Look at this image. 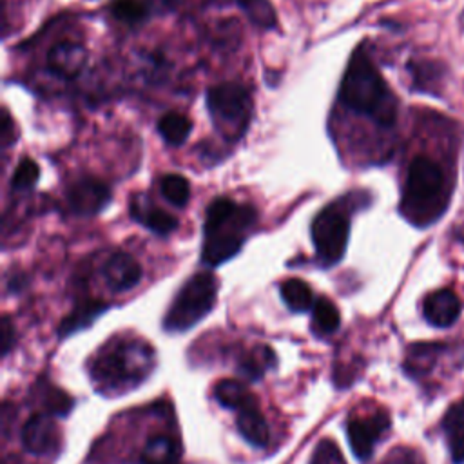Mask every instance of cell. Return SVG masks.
I'll list each match as a JSON object with an SVG mask.
<instances>
[{"instance_id": "cell-7", "label": "cell", "mask_w": 464, "mask_h": 464, "mask_svg": "<svg viewBox=\"0 0 464 464\" xmlns=\"http://www.w3.org/2000/svg\"><path fill=\"white\" fill-rule=\"evenodd\" d=\"M310 236L319 265L324 268L334 266L344 257L350 237V219L332 203L315 214L310 225Z\"/></svg>"}, {"instance_id": "cell-4", "label": "cell", "mask_w": 464, "mask_h": 464, "mask_svg": "<svg viewBox=\"0 0 464 464\" xmlns=\"http://www.w3.org/2000/svg\"><path fill=\"white\" fill-rule=\"evenodd\" d=\"M446 199V178L440 167L426 156H417L408 167L401 214L410 223L424 227L444 212Z\"/></svg>"}, {"instance_id": "cell-8", "label": "cell", "mask_w": 464, "mask_h": 464, "mask_svg": "<svg viewBox=\"0 0 464 464\" xmlns=\"http://www.w3.org/2000/svg\"><path fill=\"white\" fill-rule=\"evenodd\" d=\"M112 199L111 188L105 181L94 176H82L69 183L65 188L67 208L80 218L100 214Z\"/></svg>"}, {"instance_id": "cell-19", "label": "cell", "mask_w": 464, "mask_h": 464, "mask_svg": "<svg viewBox=\"0 0 464 464\" xmlns=\"http://www.w3.org/2000/svg\"><path fill=\"white\" fill-rule=\"evenodd\" d=\"M276 355L268 346H254L246 352H243L237 359V370L243 377H248L250 381H257L265 375L268 368L274 366Z\"/></svg>"}, {"instance_id": "cell-15", "label": "cell", "mask_w": 464, "mask_h": 464, "mask_svg": "<svg viewBox=\"0 0 464 464\" xmlns=\"http://www.w3.org/2000/svg\"><path fill=\"white\" fill-rule=\"evenodd\" d=\"M236 426L248 444L256 448H265L268 444V439H270L268 424L263 413L259 411L256 399H252L250 402L236 410Z\"/></svg>"}, {"instance_id": "cell-1", "label": "cell", "mask_w": 464, "mask_h": 464, "mask_svg": "<svg viewBox=\"0 0 464 464\" xmlns=\"http://www.w3.org/2000/svg\"><path fill=\"white\" fill-rule=\"evenodd\" d=\"M154 366L156 357L149 343L136 337H114L91 359L89 375L100 393L118 395L140 386Z\"/></svg>"}, {"instance_id": "cell-31", "label": "cell", "mask_w": 464, "mask_h": 464, "mask_svg": "<svg viewBox=\"0 0 464 464\" xmlns=\"http://www.w3.org/2000/svg\"><path fill=\"white\" fill-rule=\"evenodd\" d=\"M0 140H2V149L11 147L16 138H14V123L11 120L9 111L4 107L2 109V123H0Z\"/></svg>"}, {"instance_id": "cell-6", "label": "cell", "mask_w": 464, "mask_h": 464, "mask_svg": "<svg viewBox=\"0 0 464 464\" xmlns=\"http://www.w3.org/2000/svg\"><path fill=\"white\" fill-rule=\"evenodd\" d=\"M218 295V281L210 272H198L188 277L170 303L163 328L172 334L185 332L198 324L212 308Z\"/></svg>"}, {"instance_id": "cell-2", "label": "cell", "mask_w": 464, "mask_h": 464, "mask_svg": "<svg viewBox=\"0 0 464 464\" xmlns=\"http://www.w3.org/2000/svg\"><path fill=\"white\" fill-rule=\"evenodd\" d=\"M337 98L346 109L370 118L381 127H392L395 123L397 98L362 47L352 53L339 83Z\"/></svg>"}, {"instance_id": "cell-24", "label": "cell", "mask_w": 464, "mask_h": 464, "mask_svg": "<svg viewBox=\"0 0 464 464\" xmlns=\"http://www.w3.org/2000/svg\"><path fill=\"white\" fill-rule=\"evenodd\" d=\"M214 395H216V399L221 406H225L228 410H234V411L239 406L256 399L243 382L234 381V379H223L221 382H218V386L214 390Z\"/></svg>"}, {"instance_id": "cell-27", "label": "cell", "mask_w": 464, "mask_h": 464, "mask_svg": "<svg viewBox=\"0 0 464 464\" xmlns=\"http://www.w3.org/2000/svg\"><path fill=\"white\" fill-rule=\"evenodd\" d=\"M160 192L170 205L183 208L190 199V183L181 174H165L160 179Z\"/></svg>"}, {"instance_id": "cell-26", "label": "cell", "mask_w": 464, "mask_h": 464, "mask_svg": "<svg viewBox=\"0 0 464 464\" xmlns=\"http://www.w3.org/2000/svg\"><path fill=\"white\" fill-rule=\"evenodd\" d=\"M440 352L439 344H415L408 350L404 368L411 375H424L431 370L437 355Z\"/></svg>"}, {"instance_id": "cell-5", "label": "cell", "mask_w": 464, "mask_h": 464, "mask_svg": "<svg viewBox=\"0 0 464 464\" xmlns=\"http://www.w3.org/2000/svg\"><path fill=\"white\" fill-rule=\"evenodd\" d=\"M207 111L212 118L214 129L228 141H239L250 125L254 102L250 91L236 82H223L207 89Z\"/></svg>"}, {"instance_id": "cell-16", "label": "cell", "mask_w": 464, "mask_h": 464, "mask_svg": "<svg viewBox=\"0 0 464 464\" xmlns=\"http://www.w3.org/2000/svg\"><path fill=\"white\" fill-rule=\"evenodd\" d=\"M181 446L167 433H156L147 439L138 464H179Z\"/></svg>"}, {"instance_id": "cell-20", "label": "cell", "mask_w": 464, "mask_h": 464, "mask_svg": "<svg viewBox=\"0 0 464 464\" xmlns=\"http://www.w3.org/2000/svg\"><path fill=\"white\" fill-rule=\"evenodd\" d=\"M190 130H192V121H190V118H187L181 112L170 111V112H165L158 120L160 136L163 138L165 143H169L172 147L183 145L187 141Z\"/></svg>"}, {"instance_id": "cell-17", "label": "cell", "mask_w": 464, "mask_h": 464, "mask_svg": "<svg viewBox=\"0 0 464 464\" xmlns=\"http://www.w3.org/2000/svg\"><path fill=\"white\" fill-rule=\"evenodd\" d=\"M442 428L446 433V442L455 464H464V402L453 404L444 419Z\"/></svg>"}, {"instance_id": "cell-10", "label": "cell", "mask_w": 464, "mask_h": 464, "mask_svg": "<svg viewBox=\"0 0 464 464\" xmlns=\"http://www.w3.org/2000/svg\"><path fill=\"white\" fill-rule=\"evenodd\" d=\"M20 440L34 455H49L58 450V428L44 411L33 413L22 426Z\"/></svg>"}, {"instance_id": "cell-3", "label": "cell", "mask_w": 464, "mask_h": 464, "mask_svg": "<svg viewBox=\"0 0 464 464\" xmlns=\"http://www.w3.org/2000/svg\"><path fill=\"white\" fill-rule=\"evenodd\" d=\"M256 223L257 210L250 203L230 198L212 199L205 210L201 263L214 268L236 257Z\"/></svg>"}, {"instance_id": "cell-30", "label": "cell", "mask_w": 464, "mask_h": 464, "mask_svg": "<svg viewBox=\"0 0 464 464\" xmlns=\"http://www.w3.org/2000/svg\"><path fill=\"white\" fill-rule=\"evenodd\" d=\"M14 341H16V335H14V326L9 319V315H4L2 317V323H0V348H2V355L5 357L11 348L14 346Z\"/></svg>"}, {"instance_id": "cell-12", "label": "cell", "mask_w": 464, "mask_h": 464, "mask_svg": "<svg viewBox=\"0 0 464 464\" xmlns=\"http://www.w3.org/2000/svg\"><path fill=\"white\" fill-rule=\"evenodd\" d=\"M129 214L134 221L158 236H169L178 228V218L160 207H156L145 194H134L129 203Z\"/></svg>"}, {"instance_id": "cell-13", "label": "cell", "mask_w": 464, "mask_h": 464, "mask_svg": "<svg viewBox=\"0 0 464 464\" xmlns=\"http://www.w3.org/2000/svg\"><path fill=\"white\" fill-rule=\"evenodd\" d=\"M85 63H87V49L78 42H71V40L58 42L47 53V67L62 78L78 76L83 71Z\"/></svg>"}, {"instance_id": "cell-25", "label": "cell", "mask_w": 464, "mask_h": 464, "mask_svg": "<svg viewBox=\"0 0 464 464\" xmlns=\"http://www.w3.org/2000/svg\"><path fill=\"white\" fill-rule=\"evenodd\" d=\"M111 14L129 25L141 24L150 14V2L149 0H112L109 5Z\"/></svg>"}, {"instance_id": "cell-14", "label": "cell", "mask_w": 464, "mask_h": 464, "mask_svg": "<svg viewBox=\"0 0 464 464\" xmlns=\"http://www.w3.org/2000/svg\"><path fill=\"white\" fill-rule=\"evenodd\" d=\"M424 319L439 328L453 324L460 314V301L450 288H440L431 292L422 304Z\"/></svg>"}, {"instance_id": "cell-28", "label": "cell", "mask_w": 464, "mask_h": 464, "mask_svg": "<svg viewBox=\"0 0 464 464\" xmlns=\"http://www.w3.org/2000/svg\"><path fill=\"white\" fill-rule=\"evenodd\" d=\"M38 393L42 397L44 413L47 415H67L72 408V399L53 384L42 382V390Z\"/></svg>"}, {"instance_id": "cell-23", "label": "cell", "mask_w": 464, "mask_h": 464, "mask_svg": "<svg viewBox=\"0 0 464 464\" xmlns=\"http://www.w3.org/2000/svg\"><path fill=\"white\" fill-rule=\"evenodd\" d=\"M245 16L259 29H276L277 13L270 0H236Z\"/></svg>"}, {"instance_id": "cell-9", "label": "cell", "mask_w": 464, "mask_h": 464, "mask_svg": "<svg viewBox=\"0 0 464 464\" xmlns=\"http://www.w3.org/2000/svg\"><path fill=\"white\" fill-rule=\"evenodd\" d=\"M388 428H390V417L384 410L352 415L346 422V433H348V442L353 455L361 460L370 459L375 444L379 442V439Z\"/></svg>"}, {"instance_id": "cell-21", "label": "cell", "mask_w": 464, "mask_h": 464, "mask_svg": "<svg viewBox=\"0 0 464 464\" xmlns=\"http://www.w3.org/2000/svg\"><path fill=\"white\" fill-rule=\"evenodd\" d=\"M279 294H281V299L285 301V304L292 312H306L314 306L312 288L303 279H297V277L285 279L279 285Z\"/></svg>"}, {"instance_id": "cell-29", "label": "cell", "mask_w": 464, "mask_h": 464, "mask_svg": "<svg viewBox=\"0 0 464 464\" xmlns=\"http://www.w3.org/2000/svg\"><path fill=\"white\" fill-rule=\"evenodd\" d=\"M38 178H40L38 163L31 158H22L16 163L14 172L11 176V188L14 192H27L36 185Z\"/></svg>"}, {"instance_id": "cell-18", "label": "cell", "mask_w": 464, "mask_h": 464, "mask_svg": "<svg viewBox=\"0 0 464 464\" xmlns=\"http://www.w3.org/2000/svg\"><path fill=\"white\" fill-rule=\"evenodd\" d=\"M105 308H107V304L102 301H96V299H85V301L76 303L72 312L62 321V324L58 328L60 335L65 337V335H71V334L89 326L100 314L105 312Z\"/></svg>"}, {"instance_id": "cell-11", "label": "cell", "mask_w": 464, "mask_h": 464, "mask_svg": "<svg viewBox=\"0 0 464 464\" xmlns=\"http://www.w3.org/2000/svg\"><path fill=\"white\" fill-rule=\"evenodd\" d=\"M102 276L112 292H127L140 283L141 266L134 259V256L118 250L111 254L103 263Z\"/></svg>"}, {"instance_id": "cell-22", "label": "cell", "mask_w": 464, "mask_h": 464, "mask_svg": "<svg viewBox=\"0 0 464 464\" xmlns=\"http://www.w3.org/2000/svg\"><path fill=\"white\" fill-rule=\"evenodd\" d=\"M339 308L328 297H319L312 306V330L317 335H328L334 334L339 328Z\"/></svg>"}]
</instances>
